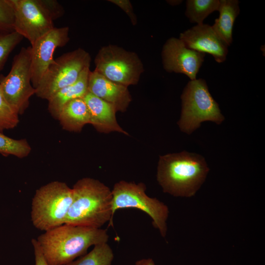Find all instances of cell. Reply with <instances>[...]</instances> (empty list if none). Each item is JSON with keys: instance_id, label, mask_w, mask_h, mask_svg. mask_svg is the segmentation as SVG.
<instances>
[{"instance_id": "11", "label": "cell", "mask_w": 265, "mask_h": 265, "mask_svg": "<svg viewBox=\"0 0 265 265\" xmlns=\"http://www.w3.org/2000/svg\"><path fill=\"white\" fill-rule=\"evenodd\" d=\"M69 34L68 26L54 27L31 45V79L35 89L54 62L55 50L65 46L69 41Z\"/></svg>"}, {"instance_id": "29", "label": "cell", "mask_w": 265, "mask_h": 265, "mask_svg": "<svg viewBox=\"0 0 265 265\" xmlns=\"http://www.w3.org/2000/svg\"><path fill=\"white\" fill-rule=\"evenodd\" d=\"M168 1L171 5H176L181 3L182 0H168Z\"/></svg>"}, {"instance_id": "27", "label": "cell", "mask_w": 265, "mask_h": 265, "mask_svg": "<svg viewBox=\"0 0 265 265\" xmlns=\"http://www.w3.org/2000/svg\"><path fill=\"white\" fill-rule=\"evenodd\" d=\"M35 257V265H48L35 238L31 240Z\"/></svg>"}, {"instance_id": "1", "label": "cell", "mask_w": 265, "mask_h": 265, "mask_svg": "<svg viewBox=\"0 0 265 265\" xmlns=\"http://www.w3.org/2000/svg\"><path fill=\"white\" fill-rule=\"evenodd\" d=\"M107 230L64 224L36 239L48 265H64L87 253L92 246L107 242Z\"/></svg>"}, {"instance_id": "24", "label": "cell", "mask_w": 265, "mask_h": 265, "mask_svg": "<svg viewBox=\"0 0 265 265\" xmlns=\"http://www.w3.org/2000/svg\"><path fill=\"white\" fill-rule=\"evenodd\" d=\"M14 13L9 0H0V33L14 31Z\"/></svg>"}, {"instance_id": "16", "label": "cell", "mask_w": 265, "mask_h": 265, "mask_svg": "<svg viewBox=\"0 0 265 265\" xmlns=\"http://www.w3.org/2000/svg\"><path fill=\"white\" fill-rule=\"evenodd\" d=\"M90 71V67L85 68L75 82L59 90L48 100V110L53 117L58 119L62 108L67 103L83 98L87 93Z\"/></svg>"}, {"instance_id": "23", "label": "cell", "mask_w": 265, "mask_h": 265, "mask_svg": "<svg viewBox=\"0 0 265 265\" xmlns=\"http://www.w3.org/2000/svg\"><path fill=\"white\" fill-rule=\"evenodd\" d=\"M19 115L6 101L0 90V132L15 128L19 122Z\"/></svg>"}, {"instance_id": "8", "label": "cell", "mask_w": 265, "mask_h": 265, "mask_svg": "<svg viewBox=\"0 0 265 265\" xmlns=\"http://www.w3.org/2000/svg\"><path fill=\"white\" fill-rule=\"evenodd\" d=\"M94 63L95 71L110 80L127 87L136 84L144 71L136 53L114 45L102 47Z\"/></svg>"}, {"instance_id": "25", "label": "cell", "mask_w": 265, "mask_h": 265, "mask_svg": "<svg viewBox=\"0 0 265 265\" xmlns=\"http://www.w3.org/2000/svg\"><path fill=\"white\" fill-rule=\"evenodd\" d=\"M53 21L61 17L64 14V9L60 3L56 0H41Z\"/></svg>"}, {"instance_id": "22", "label": "cell", "mask_w": 265, "mask_h": 265, "mask_svg": "<svg viewBox=\"0 0 265 265\" xmlns=\"http://www.w3.org/2000/svg\"><path fill=\"white\" fill-rule=\"evenodd\" d=\"M23 39V37L15 31L0 33V72L9 54Z\"/></svg>"}, {"instance_id": "15", "label": "cell", "mask_w": 265, "mask_h": 265, "mask_svg": "<svg viewBox=\"0 0 265 265\" xmlns=\"http://www.w3.org/2000/svg\"><path fill=\"white\" fill-rule=\"evenodd\" d=\"M90 113V124L100 132H117L128 133L119 125L116 108L112 104L87 92L83 97Z\"/></svg>"}, {"instance_id": "10", "label": "cell", "mask_w": 265, "mask_h": 265, "mask_svg": "<svg viewBox=\"0 0 265 265\" xmlns=\"http://www.w3.org/2000/svg\"><path fill=\"white\" fill-rule=\"evenodd\" d=\"M14 13L15 31L32 45L53 29V20L41 0H9Z\"/></svg>"}, {"instance_id": "18", "label": "cell", "mask_w": 265, "mask_h": 265, "mask_svg": "<svg viewBox=\"0 0 265 265\" xmlns=\"http://www.w3.org/2000/svg\"><path fill=\"white\" fill-rule=\"evenodd\" d=\"M217 11L219 15L212 27L219 37L230 46L233 41V28L239 13V1L237 0H220Z\"/></svg>"}, {"instance_id": "20", "label": "cell", "mask_w": 265, "mask_h": 265, "mask_svg": "<svg viewBox=\"0 0 265 265\" xmlns=\"http://www.w3.org/2000/svg\"><path fill=\"white\" fill-rule=\"evenodd\" d=\"M219 3V0H187L186 15L190 22L202 24L211 13L217 11Z\"/></svg>"}, {"instance_id": "2", "label": "cell", "mask_w": 265, "mask_h": 265, "mask_svg": "<svg viewBox=\"0 0 265 265\" xmlns=\"http://www.w3.org/2000/svg\"><path fill=\"white\" fill-rule=\"evenodd\" d=\"M209 171L202 155L184 151L159 157L157 180L164 192L191 197L200 188Z\"/></svg>"}, {"instance_id": "17", "label": "cell", "mask_w": 265, "mask_h": 265, "mask_svg": "<svg viewBox=\"0 0 265 265\" xmlns=\"http://www.w3.org/2000/svg\"><path fill=\"white\" fill-rule=\"evenodd\" d=\"M62 128L70 132H80L90 124V113L83 98L74 99L62 108L58 119Z\"/></svg>"}, {"instance_id": "28", "label": "cell", "mask_w": 265, "mask_h": 265, "mask_svg": "<svg viewBox=\"0 0 265 265\" xmlns=\"http://www.w3.org/2000/svg\"><path fill=\"white\" fill-rule=\"evenodd\" d=\"M134 265H155V264L152 259L145 258L137 261Z\"/></svg>"}, {"instance_id": "6", "label": "cell", "mask_w": 265, "mask_h": 265, "mask_svg": "<svg viewBox=\"0 0 265 265\" xmlns=\"http://www.w3.org/2000/svg\"><path fill=\"white\" fill-rule=\"evenodd\" d=\"M146 186L141 183L135 184L120 181L116 183L112 192V214L113 217L118 209L135 208L147 213L152 219V224L165 238L169 215L167 206L156 198L146 193Z\"/></svg>"}, {"instance_id": "12", "label": "cell", "mask_w": 265, "mask_h": 265, "mask_svg": "<svg viewBox=\"0 0 265 265\" xmlns=\"http://www.w3.org/2000/svg\"><path fill=\"white\" fill-rule=\"evenodd\" d=\"M206 54L188 48L179 38L171 37L164 44L161 57L164 70L186 75L190 80L196 76Z\"/></svg>"}, {"instance_id": "9", "label": "cell", "mask_w": 265, "mask_h": 265, "mask_svg": "<svg viewBox=\"0 0 265 265\" xmlns=\"http://www.w3.org/2000/svg\"><path fill=\"white\" fill-rule=\"evenodd\" d=\"M0 90L6 101L19 114H23L35 94L31 79V47H23L14 57L6 76H0Z\"/></svg>"}, {"instance_id": "14", "label": "cell", "mask_w": 265, "mask_h": 265, "mask_svg": "<svg viewBox=\"0 0 265 265\" xmlns=\"http://www.w3.org/2000/svg\"><path fill=\"white\" fill-rule=\"evenodd\" d=\"M88 92L112 104L117 111L124 112L132 101L128 87L113 82L95 70L90 71Z\"/></svg>"}, {"instance_id": "5", "label": "cell", "mask_w": 265, "mask_h": 265, "mask_svg": "<svg viewBox=\"0 0 265 265\" xmlns=\"http://www.w3.org/2000/svg\"><path fill=\"white\" fill-rule=\"evenodd\" d=\"M181 99L182 109L178 125L180 130L187 134L193 132L204 122L211 121L220 125L225 119L204 79L188 81Z\"/></svg>"}, {"instance_id": "19", "label": "cell", "mask_w": 265, "mask_h": 265, "mask_svg": "<svg viewBox=\"0 0 265 265\" xmlns=\"http://www.w3.org/2000/svg\"><path fill=\"white\" fill-rule=\"evenodd\" d=\"M114 254L107 242L94 246L88 253L64 265H111Z\"/></svg>"}, {"instance_id": "26", "label": "cell", "mask_w": 265, "mask_h": 265, "mask_svg": "<svg viewBox=\"0 0 265 265\" xmlns=\"http://www.w3.org/2000/svg\"><path fill=\"white\" fill-rule=\"evenodd\" d=\"M109 2L115 4L122 9L128 15L133 26L137 22V17L133 11L132 6L129 0H109Z\"/></svg>"}, {"instance_id": "21", "label": "cell", "mask_w": 265, "mask_h": 265, "mask_svg": "<svg viewBox=\"0 0 265 265\" xmlns=\"http://www.w3.org/2000/svg\"><path fill=\"white\" fill-rule=\"evenodd\" d=\"M31 150V148L26 139H13L0 132V153L2 155L24 158L30 154Z\"/></svg>"}, {"instance_id": "13", "label": "cell", "mask_w": 265, "mask_h": 265, "mask_svg": "<svg viewBox=\"0 0 265 265\" xmlns=\"http://www.w3.org/2000/svg\"><path fill=\"white\" fill-rule=\"evenodd\" d=\"M179 38L188 48L210 54L218 63L226 59L229 46L209 25H197L180 33Z\"/></svg>"}, {"instance_id": "4", "label": "cell", "mask_w": 265, "mask_h": 265, "mask_svg": "<svg viewBox=\"0 0 265 265\" xmlns=\"http://www.w3.org/2000/svg\"><path fill=\"white\" fill-rule=\"evenodd\" d=\"M73 197L72 188L60 181L51 182L37 189L31 203L34 226L46 232L65 224Z\"/></svg>"}, {"instance_id": "7", "label": "cell", "mask_w": 265, "mask_h": 265, "mask_svg": "<svg viewBox=\"0 0 265 265\" xmlns=\"http://www.w3.org/2000/svg\"><path fill=\"white\" fill-rule=\"evenodd\" d=\"M91 56L83 49L66 53L48 68L38 86L36 95L48 100L56 92L75 82L85 68L90 67Z\"/></svg>"}, {"instance_id": "3", "label": "cell", "mask_w": 265, "mask_h": 265, "mask_svg": "<svg viewBox=\"0 0 265 265\" xmlns=\"http://www.w3.org/2000/svg\"><path fill=\"white\" fill-rule=\"evenodd\" d=\"M73 201L65 223L101 228L105 223L113 226L112 192L98 180L86 177L79 180L72 187Z\"/></svg>"}]
</instances>
